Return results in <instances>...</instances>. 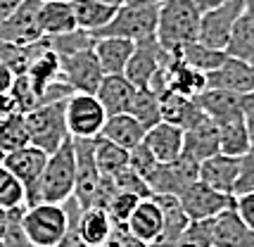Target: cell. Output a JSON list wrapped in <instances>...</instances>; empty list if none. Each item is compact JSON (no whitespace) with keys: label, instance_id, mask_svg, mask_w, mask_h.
<instances>
[{"label":"cell","instance_id":"obj_18","mask_svg":"<svg viewBox=\"0 0 254 247\" xmlns=\"http://www.w3.org/2000/svg\"><path fill=\"white\" fill-rule=\"evenodd\" d=\"M207 86L214 88H226L233 93H254V64L235 60V57H226L219 69H214L207 74Z\"/></svg>","mask_w":254,"mask_h":247},{"label":"cell","instance_id":"obj_2","mask_svg":"<svg viewBox=\"0 0 254 247\" xmlns=\"http://www.w3.org/2000/svg\"><path fill=\"white\" fill-rule=\"evenodd\" d=\"M202 12L192 0H162L157 19V41L164 50L176 55L190 41H197Z\"/></svg>","mask_w":254,"mask_h":247},{"label":"cell","instance_id":"obj_8","mask_svg":"<svg viewBox=\"0 0 254 247\" xmlns=\"http://www.w3.org/2000/svg\"><path fill=\"white\" fill-rule=\"evenodd\" d=\"M243 10H245V0H228V2H223L219 7L202 12L197 41H202L204 45H211V48L226 50L228 38L233 34V26L240 19Z\"/></svg>","mask_w":254,"mask_h":247},{"label":"cell","instance_id":"obj_42","mask_svg":"<svg viewBox=\"0 0 254 247\" xmlns=\"http://www.w3.org/2000/svg\"><path fill=\"white\" fill-rule=\"evenodd\" d=\"M10 93L14 95V100L19 105V112H31L33 107H38V102H41V95H38V90L33 88L31 79L26 76V74H17L14 81H12V88Z\"/></svg>","mask_w":254,"mask_h":247},{"label":"cell","instance_id":"obj_11","mask_svg":"<svg viewBox=\"0 0 254 247\" xmlns=\"http://www.w3.org/2000/svg\"><path fill=\"white\" fill-rule=\"evenodd\" d=\"M41 2L43 0H22L17 10L0 22V38L17 45L41 41L45 36L41 26Z\"/></svg>","mask_w":254,"mask_h":247},{"label":"cell","instance_id":"obj_53","mask_svg":"<svg viewBox=\"0 0 254 247\" xmlns=\"http://www.w3.org/2000/svg\"><path fill=\"white\" fill-rule=\"evenodd\" d=\"M245 14L254 19V0H245Z\"/></svg>","mask_w":254,"mask_h":247},{"label":"cell","instance_id":"obj_37","mask_svg":"<svg viewBox=\"0 0 254 247\" xmlns=\"http://www.w3.org/2000/svg\"><path fill=\"white\" fill-rule=\"evenodd\" d=\"M29 143H31V133H29V124H26L24 112H17L7 117L5 122H0V147L5 152L19 150Z\"/></svg>","mask_w":254,"mask_h":247},{"label":"cell","instance_id":"obj_12","mask_svg":"<svg viewBox=\"0 0 254 247\" xmlns=\"http://www.w3.org/2000/svg\"><path fill=\"white\" fill-rule=\"evenodd\" d=\"M178 200L190 216V221H209L214 216H219L223 209L233 207V195L216 190L207 183H202L199 179L181 192Z\"/></svg>","mask_w":254,"mask_h":247},{"label":"cell","instance_id":"obj_38","mask_svg":"<svg viewBox=\"0 0 254 247\" xmlns=\"http://www.w3.org/2000/svg\"><path fill=\"white\" fill-rule=\"evenodd\" d=\"M26 207V188L7 167L0 164V209Z\"/></svg>","mask_w":254,"mask_h":247},{"label":"cell","instance_id":"obj_54","mask_svg":"<svg viewBox=\"0 0 254 247\" xmlns=\"http://www.w3.org/2000/svg\"><path fill=\"white\" fill-rule=\"evenodd\" d=\"M102 2H107V5H114V7H119V5H124V0H102Z\"/></svg>","mask_w":254,"mask_h":247},{"label":"cell","instance_id":"obj_52","mask_svg":"<svg viewBox=\"0 0 254 247\" xmlns=\"http://www.w3.org/2000/svg\"><path fill=\"white\" fill-rule=\"evenodd\" d=\"M128 5H162V0H124Z\"/></svg>","mask_w":254,"mask_h":247},{"label":"cell","instance_id":"obj_34","mask_svg":"<svg viewBox=\"0 0 254 247\" xmlns=\"http://www.w3.org/2000/svg\"><path fill=\"white\" fill-rule=\"evenodd\" d=\"M95 162H98L100 174L117 176L122 169L128 167V150L112 143L110 138H105V135H98L95 138Z\"/></svg>","mask_w":254,"mask_h":247},{"label":"cell","instance_id":"obj_19","mask_svg":"<svg viewBox=\"0 0 254 247\" xmlns=\"http://www.w3.org/2000/svg\"><path fill=\"white\" fill-rule=\"evenodd\" d=\"M48 162V152L41 150L38 145H24L19 150H12V152H5V159H2V167H7L17 176V179L24 183V188L29 190L36 185L38 176L43 174V167Z\"/></svg>","mask_w":254,"mask_h":247},{"label":"cell","instance_id":"obj_39","mask_svg":"<svg viewBox=\"0 0 254 247\" xmlns=\"http://www.w3.org/2000/svg\"><path fill=\"white\" fill-rule=\"evenodd\" d=\"M48 43L50 50H55L57 55H71L78 50H86L95 45V36L86 31V29H74V31H66V34H57V36H48Z\"/></svg>","mask_w":254,"mask_h":247},{"label":"cell","instance_id":"obj_9","mask_svg":"<svg viewBox=\"0 0 254 247\" xmlns=\"http://www.w3.org/2000/svg\"><path fill=\"white\" fill-rule=\"evenodd\" d=\"M74 140V157H76V183H74V200L81 209L93 204L100 185V169L95 162V138H71Z\"/></svg>","mask_w":254,"mask_h":247},{"label":"cell","instance_id":"obj_16","mask_svg":"<svg viewBox=\"0 0 254 247\" xmlns=\"http://www.w3.org/2000/svg\"><path fill=\"white\" fill-rule=\"evenodd\" d=\"M238 171H240V157L226 155V152H216L199 162V181L228 195L235 192Z\"/></svg>","mask_w":254,"mask_h":247},{"label":"cell","instance_id":"obj_27","mask_svg":"<svg viewBox=\"0 0 254 247\" xmlns=\"http://www.w3.org/2000/svg\"><path fill=\"white\" fill-rule=\"evenodd\" d=\"M145 133H147V128L131 112H119V114H110L107 117L105 128H102L100 135H105V138H110L112 143L131 150V147L143 143Z\"/></svg>","mask_w":254,"mask_h":247},{"label":"cell","instance_id":"obj_24","mask_svg":"<svg viewBox=\"0 0 254 247\" xmlns=\"http://www.w3.org/2000/svg\"><path fill=\"white\" fill-rule=\"evenodd\" d=\"M133 48H135L133 41L119 38V36H100V38H95V45H93L105 74H124L133 55Z\"/></svg>","mask_w":254,"mask_h":247},{"label":"cell","instance_id":"obj_22","mask_svg":"<svg viewBox=\"0 0 254 247\" xmlns=\"http://www.w3.org/2000/svg\"><path fill=\"white\" fill-rule=\"evenodd\" d=\"M159 102H162V122L174 124V126L183 128V131L207 117L195 98L181 95V93H174V90L159 93Z\"/></svg>","mask_w":254,"mask_h":247},{"label":"cell","instance_id":"obj_14","mask_svg":"<svg viewBox=\"0 0 254 247\" xmlns=\"http://www.w3.org/2000/svg\"><path fill=\"white\" fill-rule=\"evenodd\" d=\"M211 240L214 247H254V228L245 224L235 207H228L211 219Z\"/></svg>","mask_w":254,"mask_h":247},{"label":"cell","instance_id":"obj_31","mask_svg":"<svg viewBox=\"0 0 254 247\" xmlns=\"http://www.w3.org/2000/svg\"><path fill=\"white\" fill-rule=\"evenodd\" d=\"M71 2H74L76 26L78 29H86L90 34H95L105 24H110V19L117 12L114 5H107L102 0H71Z\"/></svg>","mask_w":254,"mask_h":247},{"label":"cell","instance_id":"obj_29","mask_svg":"<svg viewBox=\"0 0 254 247\" xmlns=\"http://www.w3.org/2000/svg\"><path fill=\"white\" fill-rule=\"evenodd\" d=\"M41 26L45 36L66 34L76 29L74 2L71 0H43L41 2Z\"/></svg>","mask_w":254,"mask_h":247},{"label":"cell","instance_id":"obj_33","mask_svg":"<svg viewBox=\"0 0 254 247\" xmlns=\"http://www.w3.org/2000/svg\"><path fill=\"white\" fill-rule=\"evenodd\" d=\"M226 55L254 64V19L247 17L245 10L233 26V34L226 45Z\"/></svg>","mask_w":254,"mask_h":247},{"label":"cell","instance_id":"obj_7","mask_svg":"<svg viewBox=\"0 0 254 247\" xmlns=\"http://www.w3.org/2000/svg\"><path fill=\"white\" fill-rule=\"evenodd\" d=\"M197 179L199 162H192V159L181 155L174 162H157V167L145 181H147L152 195H181Z\"/></svg>","mask_w":254,"mask_h":247},{"label":"cell","instance_id":"obj_32","mask_svg":"<svg viewBox=\"0 0 254 247\" xmlns=\"http://www.w3.org/2000/svg\"><path fill=\"white\" fill-rule=\"evenodd\" d=\"M181 60H186L190 67L199 69L204 74H209L214 69H219L226 62V50H219V48H211V45H204L202 41H190L186 43L181 50L176 53Z\"/></svg>","mask_w":254,"mask_h":247},{"label":"cell","instance_id":"obj_17","mask_svg":"<svg viewBox=\"0 0 254 247\" xmlns=\"http://www.w3.org/2000/svg\"><path fill=\"white\" fill-rule=\"evenodd\" d=\"M162 226H164V214L157 202V197H143L138 207L133 209L131 219L126 221V228L133 238L143 240L147 245H155L162 236Z\"/></svg>","mask_w":254,"mask_h":247},{"label":"cell","instance_id":"obj_28","mask_svg":"<svg viewBox=\"0 0 254 247\" xmlns=\"http://www.w3.org/2000/svg\"><path fill=\"white\" fill-rule=\"evenodd\" d=\"M112 226L114 224H112L107 209H102V207H86L78 214L76 231L86 245L95 247V245H105L110 240Z\"/></svg>","mask_w":254,"mask_h":247},{"label":"cell","instance_id":"obj_21","mask_svg":"<svg viewBox=\"0 0 254 247\" xmlns=\"http://www.w3.org/2000/svg\"><path fill=\"white\" fill-rule=\"evenodd\" d=\"M183 135L186 131L169 122H159L147 128L143 143L150 147V152L157 157V162H174L183 155Z\"/></svg>","mask_w":254,"mask_h":247},{"label":"cell","instance_id":"obj_56","mask_svg":"<svg viewBox=\"0 0 254 247\" xmlns=\"http://www.w3.org/2000/svg\"><path fill=\"white\" fill-rule=\"evenodd\" d=\"M95 247H110V245H107V243H105V245H95Z\"/></svg>","mask_w":254,"mask_h":247},{"label":"cell","instance_id":"obj_35","mask_svg":"<svg viewBox=\"0 0 254 247\" xmlns=\"http://www.w3.org/2000/svg\"><path fill=\"white\" fill-rule=\"evenodd\" d=\"M128 112L143 124L145 128L155 126V124L162 122V102H159V95H157L152 88H138L135 95H133V102L128 107Z\"/></svg>","mask_w":254,"mask_h":247},{"label":"cell","instance_id":"obj_44","mask_svg":"<svg viewBox=\"0 0 254 247\" xmlns=\"http://www.w3.org/2000/svg\"><path fill=\"white\" fill-rule=\"evenodd\" d=\"M114 181H117V188H119V190L135 192V195H140V197H152V190H150L147 181H145L143 176H138L131 167L122 169V171L114 176Z\"/></svg>","mask_w":254,"mask_h":247},{"label":"cell","instance_id":"obj_1","mask_svg":"<svg viewBox=\"0 0 254 247\" xmlns=\"http://www.w3.org/2000/svg\"><path fill=\"white\" fill-rule=\"evenodd\" d=\"M76 183V157H74V140L66 138L55 152L48 155L43 174L36 185L26 190V207L36 202H60L64 204L74 195Z\"/></svg>","mask_w":254,"mask_h":247},{"label":"cell","instance_id":"obj_55","mask_svg":"<svg viewBox=\"0 0 254 247\" xmlns=\"http://www.w3.org/2000/svg\"><path fill=\"white\" fill-rule=\"evenodd\" d=\"M2 159H5V150L0 147V164H2Z\"/></svg>","mask_w":254,"mask_h":247},{"label":"cell","instance_id":"obj_50","mask_svg":"<svg viewBox=\"0 0 254 247\" xmlns=\"http://www.w3.org/2000/svg\"><path fill=\"white\" fill-rule=\"evenodd\" d=\"M19 2H22V0H0V22H2L5 17H10L12 12L17 10Z\"/></svg>","mask_w":254,"mask_h":247},{"label":"cell","instance_id":"obj_26","mask_svg":"<svg viewBox=\"0 0 254 247\" xmlns=\"http://www.w3.org/2000/svg\"><path fill=\"white\" fill-rule=\"evenodd\" d=\"M162 214H164V226H162V236L155 243V247H174L178 236L188 228L190 216L186 214L183 204L178 200V195H155Z\"/></svg>","mask_w":254,"mask_h":247},{"label":"cell","instance_id":"obj_58","mask_svg":"<svg viewBox=\"0 0 254 247\" xmlns=\"http://www.w3.org/2000/svg\"><path fill=\"white\" fill-rule=\"evenodd\" d=\"M33 247H36V245H33Z\"/></svg>","mask_w":254,"mask_h":247},{"label":"cell","instance_id":"obj_13","mask_svg":"<svg viewBox=\"0 0 254 247\" xmlns=\"http://www.w3.org/2000/svg\"><path fill=\"white\" fill-rule=\"evenodd\" d=\"M169 57V50L162 48V43L157 41V36L152 38H145V41H138L135 48H133V55L126 64V76L135 83V88H145L150 86V81L155 76L159 67L166 62Z\"/></svg>","mask_w":254,"mask_h":247},{"label":"cell","instance_id":"obj_23","mask_svg":"<svg viewBox=\"0 0 254 247\" xmlns=\"http://www.w3.org/2000/svg\"><path fill=\"white\" fill-rule=\"evenodd\" d=\"M135 90H138L135 83L126 74H105L98 90H95V95L102 102V107L107 110V114H119L128 112Z\"/></svg>","mask_w":254,"mask_h":247},{"label":"cell","instance_id":"obj_49","mask_svg":"<svg viewBox=\"0 0 254 247\" xmlns=\"http://www.w3.org/2000/svg\"><path fill=\"white\" fill-rule=\"evenodd\" d=\"M14 71H12L5 62H0V93H7L12 88V81H14Z\"/></svg>","mask_w":254,"mask_h":247},{"label":"cell","instance_id":"obj_20","mask_svg":"<svg viewBox=\"0 0 254 247\" xmlns=\"http://www.w3.org/2000/svg\"><path fill=\"white\" fill-rule=\"evenodd\" d=\"M216 152H221L219 150V126H216V122L211 117H204L195 126L186 128L183 157L192 159V162H202V159L211 157Z\"/></svg>","mask_w":254,"mask_h":247},{"label":"cell","instance_id":"obj_43","mask_svg":"<svg viewBox=\"0 0 254 247\" xmlns=\"http://www.w3.org/2000/svg\"><path fill=\"white\" fill-rule=\"evenodd\" d=\"M128 167L138 174V176H143L147 179L150 174H152V169L157 167V157L150 152V147L140 143V145H135L128 150Z\"/></svg>","mask_w":254,"mask_h":247},{"label":"cell","instance_id":"obj_47","mask_svg":"<svg viewBox=\"0 0 254 247\" xmlns=\"http://www.w3.org/2000/svg\"><path fill=\"white\" fill-rule=\"evenodd\" d=\"M243 114L245 124H247V133H250V143L254 145V93L243 95Z\"/></svg>","mask_w":254,"mask_h":247},{"label":"cell","instance_id":"obj_30","mask_svg":"<svg viewBox=\"0 0 254 247\" xmlns=\"http://www.w3.org/2000/svg\"><path fill=\"white\" fill-rule=\"evenodd\" d=\"M216 126H219V150L221 152L240 157L252 147L250 133H247V124H245V114L221 119V122H216Z\"/></svg>","mask_w":254,"mask_h":247},{"label":"cell","instance_id":"obj_15","mask_svg":"<svg viewBox=\"0 0 254 247\" xmlns=\"http://www.w3.org/2000/svg\"><path fill=\"white\" fill-rule=\"evenodd\" d=\"M164 79H166V90H174V93L188 95V98H195V95H199L202 90L207 88V74L190 67L186 60H181L174 53H169L164 62Z\"/></svg>","mask_w":254,"mask_h":247},{"label":"cell","instance_id":"obj_25","mask_svg":"<svg viewBox=\"0 0 254 247\" xmlns=\"http://www.w3.org/2000/svg\"><path fill=\"white\" fill-rule=\"evenodd\" d=\"M195 100L199 102L202 112L211 117L214 122H221L235 114H243V95L240 93H233L226 88H214L207 86L199 95H195Z\"/></svg>","mask_w":254,"mask_h":247},{"label":"cell","instance_id":"obj_5","mask_svg":"<svg viewBox=\"0 0 254 247\" xmlns=\"http://www.w3.org/2000/svg\"><path fill=\"white\" fill-rule=\"evenodd\" d=\"M64 102H43L38 107H33L31 112H26V124H29V133H31V145H38L48 155L55 152L57 147L69 138L64 117Z\"/></svg>","mask_w":254,"mask_h":247},{"label":"cell","instance_id":"obj_40","mask_svg":"<svg viewBox=\"0 0 254 247\" xmlns=\"http://www.w3.org/2000/svg\"><path fill=\"white\" fill-rule=\"evenodd\" d=\"M143 197L140 195H135V192H128V190H117V195L110 200V204L105 207L107 214H110L112 224H126L128 219H131L133 209L138 207Z\"/></svg>","mask_w":254,"mask_h":247},{"label":"cell","instance_id":"obj_46","mask_svg":"<svg viewBox=\"0 0 254 247\" xmlns=\"http://www.w3.org/2000/svg\"><path fill=\"white\" fill-rule=\"evenodd\" d=\"M233 207H235V212L243 216L245 224L250 226V228H254V190L235 195L233 197Z\"/></svg>","mask_w":254,"mask_h":247},{"label":"cell","instance_id":"obj_10","mask_svg":"<svg viewBox=\"0 0 254 247\" xmlns=\"http://www.w3.org/2000/svg\"><path fill=\"white\" fill-rule=\"evenodd\" d=\"M102 76H105V71L100 67L98 55H95L93 48L60 57V79L66 81L74 90L95 93Z\"/></svg>","mask_w":254,"mask_h":247},{"label":"cell","instance_id":"obj_41","mask_svg":"<svg viewBox=\"0 0 254 247\" xmlns=\"http://www.w3.org/2000/svg\"><path fill=\"white\" fill-rule=\"evenodd\" d=\"M174 247H214V240H211V219L209 221H190L188 228L174 243Z\"/></svg>","mask_w":254,"mask_h":247},{"label":"cell","instance_id":"obj_3","mask_svg":"<svg viewBox=\"0 0 254 247\" xmlns=\"http://www.w3.org/2000/svg\"><path fill=\"white\" fill-rule=\"evenodd\" d=\"M22 228L36 247H55L69 231L66 204L36 202L29 204L22 214Z\"/></svg>","mask_w":254,"mask_h":247},{"label":"cell","instance_id":"obj_4","mask_svg":"<svg viewBox=\"0 0 254 247\" xmlns=\"http://www.w3.org/2000/svg\"><path fill=\"white\" fill-rule=\"evenodd\" d=\"M157 19H159V5H128L124 2L117 7L110 24H105L100 31H95V38L100 36H119L128 38L133 43L157 36Z\"/></svg>","mask_w":254,"mask_h":247},{"label":"cell","instance_id":"obj_51","mask_svg":"<svg viewBox=\"0 0 254 247\" xmlns=\"http://www.w3.org/2000/svg\"><path fill=\"white\" fill-rule=\"evenodd\" d=\"M192 2H195V7H197L199 12H207V10H211V7H219L223 2H228V0H192Z\"/></svg>","mask_w":254,"mask_h":247},{"label":"cell","instance_id":"obj_36","mask_svg":"<svg viewBox=\"0 0 254 247\" xmlns=\"http://www.w3.org/2000/svg\"><path fill=\"white\" fill-rule=\"evenodd\" d=\"M29 79H31L33 83V88L38 90V95H43V90L45 86H50L53 81L60 79V55H57L55 50H45L43 55L38 57L36 62H33L31 67L24 71ZM41 105V102H38Z\"/></svg>","mask_w":254,"mask_h":247},{"label":"cell","instance_id":"obj_6","mask_svg":"<svg viewBox=\"0 0 254 247\" xmlns=\"http://www.w3.org/2000/svg\"><path fill=\"white\" fill-rule=\"evenodd\" d=\"M64 117L71 138H98L110 114L95 93L74 90L64 102Z\"/></svg>","mask_w":254,"mask_h":247},{"label":"cell","instance_id":"obj_48","mask_svg":"<svg viewBox=\"0 0 254 247\" xmlns=\"http://www.w3.org/2000/svg\"><path fill=\"white\" fill-rule=\"evenodd\" d=\"M19 112V105L14 100V95H12L10 90L7 93H0V122H5L7 117Z\"/></svg>","mask_w":254,"mask_h":247},{"label":"cell","instance_id":"obj_57","mask_svg":"<svg viewBox=\"0 0 254 247\" xmlns=\"http://www.w3.org/2000/svg\"><path fill=\"white\" fill-rule=\"evenodd\" d=\"M0 247H5V245H2V240H0Z\"/></svg>","mask_w":254,"mask_h":247},{"label":"cell","instance_id":"obj_45","mask_svg":"<svg viewBox=\"0 0 254 247\" xmlns=\"http://www.w3.org/2000/svg\"><path fill=\"white\" fill-rule=\"evenodd\" d=\"M250 190H254V145L245 155H240V171H238L233 197L240 195V192H250Z\"/></svg>","mask_w":254,"mask_h":247}]
</instances>
